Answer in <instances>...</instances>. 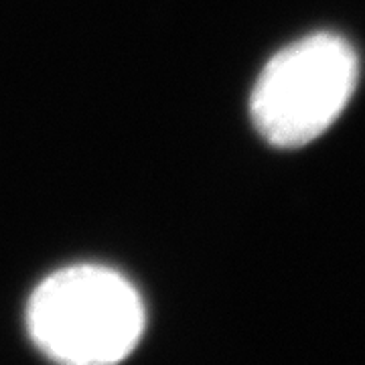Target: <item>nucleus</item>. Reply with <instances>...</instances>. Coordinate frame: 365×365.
<instances>
[{
    "label": "nucleus",
    "instance_id": "nucleus-1",
    "mask_svg": "<svg viewBox=\"0 0 365 365\" xmlns=\"http://www.w3.org/2000/svg\"><path fill=\"white\" fill-rule=\"evenodd\" d=\"M140 294L104 266H71L45 278L26 307L31 339L49 357L76 365H104L128 357L143 337Z\"/></svg>",
    "mask_w": 365,
    "mask_h": 365
},
{
    "label": "nucleus",
    "instance_id": "nucleus-2",
    "mask_svg": "<svg viewBox=\"0 0 365 365\" xmlns=\"http://www.w3.org/2000/svg\"><path fill=\"white\" fill-rule=\"evenodd\" d=\"M359 79V59L335 33H314L276 53L254 86L250 114L262 136L299 148L341 116Z\"/></svg>",
    "mask_w": 365,
    "mask_h": 365
}]
</instances>
